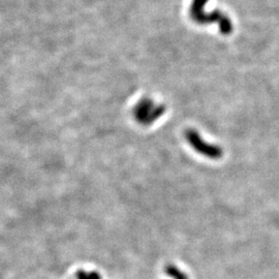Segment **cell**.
<instances>
[{"label": "cell", "instance_id": "1", "mask_svg": "<svg viewBox=\"0 0 279 279\" xmlns=\"http://www.w3.org/2000/svg\"><path fill=\"white\" fill-rule=\"evenodd\" d=\"M208 0H193L190 5V16L199 24L219 23L220 32L223 34H230L232 32V24L228 17H225L219 11H214L211 14L204 13V6Z\"/></svg>", "mask_w": 279, "mask_h": 279}, {"label": "cell", "instance_id": "5", "mask_svg": "<svg viewBox=\"0 0 279 279\" xmlns=\"http://www.w3.org/2000/svg\"><path fill=\"white\" fill-rule=\"evenodd\" d=\"M77 279H88V273L80 270V271L77 272Z\"/></svg>", "mask_w": 279, "mask_h": 279}, {"label": "cell", "instance_id": "4", "mask_svg": "<svg viewBox=\"0 0 279 279\" xmlns=\"http://www.w3.org/2000/svg\"><path fill=\"white\" fill-rule=\"evenodd\" d=\"M164 272L168 275H170L171 277H173L174 279H188L187 275L184 272L180 271L177 267L173 266V265H169L165 267Z\"/></svg>", "mask_w": 279, "mask_h": 279}, {"label": "cell", "instance_id": "3", "mask_svg": "<svg viewBox=\"0 0 279 279\" xmlns=\"http://www.w3.org/2000/svg\"><path fill=\"white\" fill-rule=\"evenodd\" d=\"M185 135H186V140L188 141V143L199 154H202L206 156V158L212 159H217L221 158L222 151L220 148L219 146L206 143L204 140L199 137V135L196 132V130L189 129L187 130Z\"/></svg>", "mask_w": 279, "mask_h": 279}, {"label": "cell", "instance_id": "2", "mask_svg": "<svg viewBox=\"0 0 279 279\" xmlns=\"http://www.w3.org/2000/svg\"><path fill=\"white\" fill-rule=\"evenodd\" d=\"M164 112L163 106L155 104L153 100L144 99L138 102L134 109V116L138 122L144 125H149L159 119Z\"/></svg>", "mask_w": 279, "mask_h": 279}]
</instances>
